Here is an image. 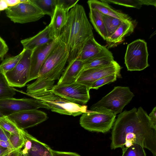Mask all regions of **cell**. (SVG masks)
Listing matches in <instances>:
<instances>
[{"instance_id":"7c38bea8","label":"cell","mask_w":156,"mask_h":156,"mask_svg":"<svg viewBox=\"0 0 156 156\" xmlns=\"http://www.w3.org/2000/svg\"><path fill=\"white\" fill-rule=\"evenodd\" d=\"M48 109L47 107L34 98L17 99L12 98L0 100V112L5 116L19 112L37 109Z\"/></svg>"},{"instance_id":"e0dca14e","label":"cell","mask_w":156,"mask_h":156,"mask_svg":"<svg viewBox=\"0 0 156 156\" xmlns=\"http://www.w3.org/2000/svg\"><path fill=\"white\" fill-rule=\"evenodd\" d=\"M83 62L76 58L68 63L57 84H65L75 82L82 70Z\"/></svg>"},{"instance_id":"836d02e7","label":"cell","mask_w":156,"mask_h":156,"mask_svg":"<svg viewBox=\"0 0 156 156\" xmlns=\"http://www.w3.org/2000/svg\"><path fill=\"white\" fill-rule=\"evenodd\" d=\"M9 48L5 41L0 36V61L3 60Z\"/></svg>"},{"instance_id":"bcb514c9","label":"cell","mask_w":156,"mask_h":156,"mask_svg":"<svg viewBox=\"0 0 156 156\" xmlns=\"http://www.w3.org/2000/svg\"><path fill=\"white\" fill-rule=\"evenodd\" d=\"M5 117V116H4L2 114V113L1 112H0V118H2V117Z\"/></svg>"},{"instance_id":"ab89813d","label":"cell","mask_w":156,"mask_h":156,"mask_svg":"<svg viewBox=\"0 0 156 156\" xmlns=\"http://www.w3.org/2000/svg\"><path fill=\"white\" fill-rule=\"evenodd\" d=\"M143 5H152L156 7V0H142Z\"/></svg>"},{"instance_id":"8fae6325","label":"cell","mask_w":156,"mask_h":156,"mask_svg":"<svg viewBox=\"0 0 156 156\" xmlns=\"http://www.w3.org/2000/svg\"><path fill=\"white\" fill-rule=\"evenodd\" d=\"M121 67L115 61L107 66L83 70L76 82L84 85L90 90L92 84L98 80L112 74H116L117 78H121Z\"/></svg>"},{"instance_id":"7bdbcfd3","label":"cell","mask_w":156,"mask_h":156,"mask_svg":"<svg viewBox=\"0 0 156 156\" xmlns=\"http://www.w3.org/2000/svg\"><path fill=\"white\" fill-rule=\"evenodd\" d=\"M20 150H15L11 151L8 156H18Z\"/></svg>"},{"instance_id":"3957f363","label":"cell","mask_w":156,"mask_h":156,"mask_svg":"<svg viewBox=\"0 0 156 156\" xmlns=\"http://www.w3.org/2000/svg\"><path fill=\"white\" fill-rule=\"evenodd\" d=\"M47 87L26 95L37 100L48 109L59 114L76 116L87 111V106L67 100L54 93Z\"/></svg>"},{"instance_id":"4fadbf2b","label":"cell","mask_w":156,"mask_h":156,"mask_svg":"<svg viewBox=\"0 0 156 156\" xmlns=\"http://www.w3.org/2000/svg\"><path fill=\"white\" fill-rule=\"evenodd\" d=\"M7 117L22 129L37 125L48 118L46 113L38 109L23 111Z\"/></svg>"},{"instance_id":"8992f818","label":"cell","mask_w":156,"mask_h":156,"mask_svg":"<svg viewBox=\"0 0 156 156\" xmlns=\"http://www.w3.org/2000/svg\"><path fill=\"white\" fill-rule=\"evenodd\" d=\"M116 115L111 112L87 111L83 113L80 119V126L91 132L105 133L112 128Z\"/></svg>"},{"instance_id":"d6a6232c","label":"cell","mask_w":156,"mask_h":156,"mask_svg":"<svg viewBox=\"0 0 156 156\" xmlns=\"http://www.w3.org/2000/svg\"><path fill=\"white\" fill-rule=\"evenodd\" d=\"M79 0H57L56 6L69 11L70 9L74 7Z\"/></svg>"},{"instance_id":"6da1fadb","label":"cell","mask_w":156,"mask_h":156,"mask_svg":"<svg viewBox=\"0 0 156 156\" xmlns=\"http://www.w3.org/2000/svg\"><path fill=\"white\" fill-rule=\"evenodd\" d=\"M113 126L112 149L119 147L122 149L133 143L137 144L156 156V127L141 107L120 113Z\"/></svg>"},{"instance_id":"d4e9b609","label":"cell","mask_w":156,"mask_h":156,"mask_svg":"<svg viewBox=\"0 0 156 156\" xmlns=\"http://www.w3.org/2000/svg\"><path fill=\"white\" fill-rule=\"evenodd\" d=\"M25 50V49L23 48L18 55L5 58L0 65V72L4 74L13 69L21 59Z\"/></svg>"},{"instance_id":"c3c4849f","label":"cell","mask_w":156,"mask_h":156,"mask_svg":"<svg viewBox=\"0 0 156 156\" xmlns=\"http://www.w3.org/2000/svg\"></svg>"},{"instance_id":"1f68e13d","label":"cell","mask_w":156,"mask_h":156,"mask_svg":"<svg viewBox=\"0 0 156 156\" xmlns=\"http://www.w3.org/2000/svg\"><path fill=\"white\" fill-rule=\"evenodd\" d=\"M117 78L116 74H112L101 78L94 82L90 87V89H98L102 86L115 81Z\"/></svg>"},{"instance_id":"7dc6e473","label":"cell","mask_w":156,"mask_h":156,"mask_svg":"<svg viewBox=\"0 0 156 156\" xmlns=\"http://www.w3.org/2000/svg\"><path fill=\"white\" fill-rule=\"evenodd\" d=\"M19 154H18V156H19Z\"/></svg>"},{"instance_id":"cb8c5ba5","label":"cell","mask_w":156,"mask_h":156,"mask_svg":"<svg viewBox=\"0 0 156 156\" xmlns=\"http://www.w3.org/2000/svg\"><path fill=\"white\" fill-rule=\"evenodd\" d=\"M45 15L52 18L56 6L57 0H31Z\"/></svg>"},{"instance_id":"ac0fdd59","label":"cell","mask_w":156,"mask_h":156,"mask_svg":"<svg viewBox=\"0 0 156 156\" xmlns=\"http://www.w3.org/2000/svg\"><path fill=\"white\" fill-rule=\"evenodd\" d=\"M68 11L56 6L49 25L55 39H58L68 19Z\"/></svg>"},{"instance_id":"f546056e","label":"cell","mask_w":156,"mask_h":156,"mask_svg":"<svg viewBox=\"0 0 156 156\" xmlns=\"http://www.w3.org/2000/svg\"><path fill=\"white\" fill-rule=\"evenodd\" d=\"M101 1L108 3H113L124 6L140 8L143 5L142 0H101Z\"/></svg>"},{"instance_id":"b9f144b4","label":"cell","mask_w":156,"mask_h":156,"mask_svg":"<svg viewBox=\"0 0 156 156\" xmlns=\"http://www.w3.org/2000/svg\"><path fill=\"white\" fill-rule=\"evenodd\" d=\"M13 151L9 150L0 146V156H2L6 153Z\"/></svg>"},{"instance_id":"ee69618b","label":"cell","mask_w":156,"mask_h":156,"mask_svg":"<svg viewBox=\"0 0 156 156\" xmlns=\"http://www.w3.org/2000/svg\"><path fill=\"white\" fill-rule=\"evenodd\" d=\"M19 156H28V155L27 154L23 153L21 149L19 151Z\"/></svg>"},{"instance_id":"30bf717a","label":"cell","mask_w":156,"mask_h":156,"mask_svg":"<svg viewBox=\"0 0 156 156\" xmlns=\"http://www.w3.org/2000/svg\"><path fill=\"white\" fill-rule=\"evenodd\" d=\"M32 51L25 49L22 57L15 67L4 74L11 87L21 88L29 82Z\"/></svg>"},{"instance_id":"2e32d148","label":"cell","mask_w":156,"mask_h":156,"mask_svg":"<svg viewBox=\"0 0 156 156\" xmlns=\"http://www.w3.org/2000/svg\"><path fill=\"white\" fill-rule=\"evenodd\" d=\"M135 27L134 23L131 19L123 21L113 34L106 40L108 48L115 47L122 42L126 37L133 32Z\"/></svg>"},{"instance_id":"f1b7e54d","label":"cell","mask_w":156,"mask_h":156,"mask_svg":"<svg viewBox=\"0 0 156 156\" xmlns=\"http://www.w3.org/2000/svg\"><path fill=\"white\" fill-rule=\"evenodd\" d=\"M122 150V156H146L144 148L137 144L133 143Z\"/></svg>"},{"instance_id":"60d3db41","label":"cell","mask_w":156,"mask_h":156,"mask_svg":"<svg viewBox=\"0 0 156 156\" xmlns=\"http://www.w3.org/2000/svg\"><path fill=\"white\" fill-rule=\"evenodd\" d=\"M8 7L5 0H0V12L6 10Z\"/></svg>"},{"instance_id":"5bb4252c","label":"cell","mask_w":156,"mask_h":156,"mask_svg":"<svg viewBox=\"0 0 156 156\" xmlns=\"http://www.w3.org/2000/svg\"><path fill=\"white\" fill-rule=\"evenodd\" d=\"M58 39L38 47L32 51L30 59V68L29 82L37 79L41 68L56 44Z\"/></svg>"},{"instance_id":"9a60e30c","label":"cell","mask_w":156,"mask_h":156,"mask_svg":"<svg viewBox=\"0 0 156 156\" xmlns=\"http://www.w3.org/2000/svg\"><path fill=\"white\" fill-rule=\"evenodd\" d=\"M55 39L48 25L35 35L21 40V43L24 48L33 50L38 47L51 42Z\"/></svg>"},{"instance_id":"ba28073f","label":"cell","mask_w":156,"mask_h":156,"mask_svg":"<svg viewBox=\"0 0 156 156\" xmlns=\"http://www.w3.org/2000/svg\"><path fill=\"white\" fill-rule=\"evenodd\" d=\"M5 12L7 16L14 23L21 24L37 21L44 15L31 0H20V3L9 7Z\"/></svg>"},{"instance_id":"e575fe53","label":"cell","mask_w":156,"mask_h":156,"mask_svg":"<svg viewBox=\"0 0 156 156\" xmlns=\"http://www.w3.org/2000/svg\"><path fill=\"white\" fill-rule=\"evenodd\" d=\"M52 156H81L78 154L73 152L57 151L50 149Z\"/></svg>"},{"instance_id":"d6986e66","label":"cell","mask_w":156,"mask_h":156,"mask_svg":"<svg viewBox=\"0 0 156 156\" xmlns=\"http://www.w3.org/2000/svg\"><path fill=\"white\" fill-rule=\"evenodd\" d=\"M114 60L112 54L105 47L99 54L83 62L82 70L107 66Z\"/></svg>"},{"instance_id":"83f0119b","label":"cell","mask_w":156,"mask_h":156,"mask_svg":"<svg viewBox=\"0 0 156 156\" xmlns=\"http://www.w3.org/2000/svg\"><path fill=\"white\" fill-rule=\"evenodd\" d=\"M0 126L10 133L16 135L21 134L24 130L20 128L7 116L0 118Z\"/></svg>"},{"instance_id":"4316f807","label":"cell","mask_w":156,"mask_h":156,"mask_svg":"<svg viewBox=\"0 0 156 156\" xmlns=\"http://www.w3.org/2000/svg\"><path fill=\"white\" fill-rule=\"evenodd\" d=\"M15 94L14 89L9 86L4 74L0 72V100L12 98Z\"/></svg>"},{"instance_id":"5b68a950","label":"cell","mask_w":156,"mask_h":156,"mask_svg":"<svg viewBox=\"0 0 156 156\" xmlns=\"http://www.w3.org/2000/svg\"><path fill=\"white\" fill-rule=\"evenodd\" d=\"M134 95L128 87L116 86L101 100L93 104L90 110L95 112H111L116 115L122 112L124 107Z\"/></svg>"},{"instance_id":"ffe728a7","label":"cell","mask_w":156,"mask_h":156,"mask_svg":"<svg viewBox=\"0 0 156 156\" xmlns=\"http://www.w3.org/2000/svg\"><path fill=\"white\" fill-rule=\"evenodd\" d=\"M105 47L99 44L93 36L85 43L77 58L84 62L99 54Z\"/></svg>"},{"instance_id":"f35d334b","label":"cell","mask_w":156,"mask_h":156,"mask_svg":"<svg viewBox=\"0 0 156 156\" xmlns=\"http://www.w3.org/2000/svg\"><path fill=\"white\" fill-rule=\"evenodd\" d=\"M9 7L16 6L20 2V0H5Z\"/></svg>"},{"instance_id":"4dcf8cb0","label":"cell","mask_w":156,"mask_h":156,"mask_svg":"<svg viewBox=\"0 0 156 156\" xmlns=\"http://www.w3.org/2000/svg\"><path fill=\"white\" fill-rule=\"evenodd\" d=\"M23 133L20 135L10 133L9 140L12 146L16 150H20L24 146L25 140L23 136Z\"/></svg>"},{"instance_id":"484cf974","label":"cell","mask_w":156,"mask_h":156,"mask_svg":"<svg viewBox=\"0 0 156 156\" xmlns=\"http://www.w3.org/2000/svg\"><path fill=\"white\" fill-rule=\"evenodd\" d=\"M32 145L30 150L28 152V156H43L47 151L50 147L46 144L37 140L31 136Z\"/></svg>"},{"instance_id":"603a6c76","label":"cell","mask_w":156,"mask_h":156,"mask_svg":"<svg viewBox=\"0 0 156 156\" xmlns=\"http://www.w3.org/2000/svg\"><path fill=\"white\" fill-rule=\"evenodd\" d=\"M101 14L107 32V38L113 34L124 20Z\"/></svg>"},{"instance_id":"8d00e7d4","label":"cell","mask_w":156,"mask_h":156,"mask_svg":"<svg viewBox=\"0 0 156 156\" xmlns=\"http://www.w3.org/2000/svg\"><path fill=\"white\" fill-rule=\"evenodd\" d=\"M150 121L153 125L156 127V107H155L148 115Z\"/></svg>"},{"instance_id":"74e56055","label":"cell","mask_w":156,"mask_h":156,"mask_svg":"<svg viewBox=\"0 0 156 156\" xmlns=\"http://www.w3.org/2000/svg\"><path fill=\"white\" fill-rule=\"evenodd\" d=\"M0 146L12 151L16 150L12 146L9 141H4L0 140Z\"/></svg>"},{"instance_id":"f6af8a7d","label":"cell","mask_w":156,"mask_h":156,"mask_svg":"<svg viewBox=\"0 0 156 156\" xmlns=\"http://www.w3.org/2000/svg\"><path fill=\"white\" fill-rule=\"evenodd\" d=\"M11 152H8L7 153H6V154H5L3 155H2V156H8L9 154V153L11 152Z\"/></svg>"},{"instance_id":"7402d4cb","label":"cell","mask_w":156,"mask_h":156,"mask_svg":"<svg viewBox=\"0 0 156 156\" xmlns=\"http://www.w3.org/2000/svg\"><path fill=\"white\" fill-rule=\"evenodd\" d=\"M89 16L90 20L96 31L104 40H106L107 38V34L101 13L97 10L90 9Z\"/></svg>"},{"instance_id":"d590c367","label":"cell","mask_w":156,"mask_h":156,"mask_svg":"<svg viewBox=\"0 0 156 156\" xmlns=\"http://www.w3.org/2000/svg\"><path fill=\"white\" fill-rule=\"evenodd\" d=\"M10 133L0 126V140L4 141H9Z\"/></svg>"},{"instance_id":"44dd1931","label":"cell","mask_w":156,"mask_h":156,"mask_svg":"<svg viewBox=\"0 0 156 156\" xmlns=\"http://www.w3.org/2000/svg\"><path fill=\"white\" fill-rule=\"evenodd\" d=\"M87 3L90 9L97 10L103 14L122 20L131 19L127 14L113 9L108 4L101 1L89 0L87 1Z\"/></svg>"},{"instance_id":"277c9868","label":"cell","mask_w":156,"mask_h":156,"mask_svg":"<svg viewBox=\"0 0 156 156\" xmlns=\"http://www.w3.org/2000/svg\"><path fill=\"white\" fill-rule=\"evenodd\" d=\"M66 44L59 38L42 65L37 79L54 81L59 80L69 58Z\"/></svg>"},{"instance_id":"9c48e42d","label":"cell","mask_w":156,"mask_h":156,"mask_svg":"<svg viewBox=\"0 0 156 156\" xmlns=\"http://www.w3.org/2000/svg\"><path fill=\"white\" fill-rule=\"evenodd\" d=\"M51 90L62 98L81 105L87 104L90 99L88 88L76 82L68 84H57L54 85Z\"/></svg>"},{"instance_id":"7a4b0ae2","label":"cell","mask_w":156,"mask_h":156,"mask_svg":"<svg viewBox=\"0 0 156 156\" xmlns=\"http://www.w3.org/2000/svg\"><path fill=\"white\" fill-rule=\"evenodd\" d=\"M93 36L92 27L84 8L76 4L69 12L66 23L58 38L66 46L68 63L77 58L85 43Z\"/></svg>"},{"instance_id":"52a82bcc","label":"cell","mask_w":156,"mask_h":156,"mask_svg":"<svg viewBox=\"0 0 156 156\" xmlns=\"http://www.w3.org/2000/svg\"><path fill=\"white\" fill-rule=\"evenodd\" d=\"M147 44L144 40L138 39L129 44L124 57L127 70L141 71L149 66Z\"/></svg>"}]
</instances>
